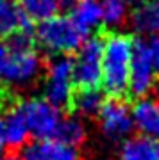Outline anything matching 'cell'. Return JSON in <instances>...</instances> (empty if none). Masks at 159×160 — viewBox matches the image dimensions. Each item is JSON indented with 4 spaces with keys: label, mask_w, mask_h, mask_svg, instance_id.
Segmentation results:
<instances>
[{
    "label": "cell",
    "mask_w": 159,
    "mask_h": 160,
    "mask_svg": "<svg viewBox=\"0 0 159 160\" xmlns=\"http://www.w3.org/2000/svg\"><path fill=\"white\" fill-rule=\"evenodd\" d=\"M4 149H6V146H4V144L0 142V157H2V155H4Z\"/></svg>",
    "instance_id": "22"
},
{
    "label": "cell",
    "mask_w": 159,
    "mask_h": 160,
    "mask_svg": "<svg viewBox=\"0 0 159 160\" xmlns=\"http://www.w3.org/2000/svg\"><path fill=\"white\" fill-rule=\"evenodd\" d=\"M102 91L109 98H123L129 89L132 38L123 32H102Z\"/></svg>",
    "instance_id": "2"
},
{
    "label": "cell",
    "mask_w": 159,
    "mask_h": 160,
    "mask_svg": "<svg viewBox=\"0 0 159 160\" xmlns=\"http://www.w3.org/2000/svg\"><path fill=\"white\" fill-rule=\"evenodd\" d=\"M132 121L141 135L159 139V100L141 98L132 107Z\"/></svg>",
    "instance_id": "10"
},
{
    "label": "cell",
    "mask_w": 159,
    "mask_h": 160,
    "mask_svg": "<svg viewBox=\"0 0 159 160\" xmlns=\"http://www.w3.org/2000/svg\"><path fill=\"white\" fill-rule=\"evenodd\" d=\"M22 160H79V153L57 139H36L25 146Z\"/></svg>",
    "instance_id": "9"
},
{
    "label": "cell",
    "mask_w": 159,
    "mask_h": 160,
    "mask_svg": "<svg viewBox=\"0 0 159 160\" xmlns=\"http://www.w3.org/2000/svg\"><path fill=\"white\" fill-rule=\"evenodd\" d=\"M122 2H125V4L129 6V4H141V2H145V0H122Z\"/></svg>",
    "instance_id": "21"
},
{
    "label": "cell",
    "mask_w": 159,
    "mask_h": 160,
    "mask_svg": "<svg viewBox=\"0 0 159 160\" xmlns=\"http://www.w3.org/2000/svg\"><path fill=\"white\" fill-rule=\"evenodd\" d=\"M98 121L104 135L111 141H122L131 133L134 121L129 105L122 98H109L98 110Z\"/></svg>",
    "instance_id": "8"
},
{
    "label": "cell",
    "mask_w": 159,
    "mask_h": 160,
    "mask_svg": "<svg viewBox=\"0 0 159 160\" xmlns=\"http://www.w3.org/2000/svg\"><path fill=\"white\" fill-rule=\"evenodd\" d=\"M20 110L23 114L29 133L36 139H52L61 123L59 107L52 105L45 98H32L20 102Z\"/></svg>",
    "instance_id": "7"
},
{
    "label": "cell",
    "mask_w": 159,
    "mask_h": 160,
    "mask_svg": "<svg viewBox=\"0 0 159 160\" xmlns=\"http://www.w3.org/2000/svg\"><path fill=\"white\" fill-rule=\"evenodd\" d=\"M70 18L84 34H90L95 27L102 23L100 2L98 0H75V6L72 7Z\"/></svg>",
    "instance_id": "14"
},
{
    "label": "cell",
    "mask_w": 159,
    "mask_h": 160,
    "mask_svg": "<svg viewBox=\"0 0 159 160\" xmlns=\"http://www.w3.org/2000/svg\"><path fill=\"white\" fill-rule=\"evenodd\" d=\"M148 41V48H150V55H152V62L156 73H159V36H150Z\"/></svg>",
    "instance_id": "19"
},
{
    "label": "cell",
    "mask_w": 159,
    "mask_h": 160,
    "mask_svg": "<svg viewBox=\"0 0 159 160\" xmlns=\"http://www.w3.org/2000/svg\"><path fill=\"white\" fill-rule=\"evenodd\" d=\"M20 30H34L32 22L22 11L16 0H0V39Z\"/></svg>",
    "instance_id": "11"
},
{
    "label": "cell",
    "mask_w": 159,
    "mask_h": 160,
    "mask_svg": "<svg viewBox=\"0 0 159 160\" xmlns=\"http://www.w3.org/2000/svg\"><path fill=\"white\" fill-rule=\"evenodd\" d=\"M74 61L68 55H56L47 68L45 78V100L56 107L68 109L74 92Z\"/></svg>",
    "instance_id": "6"
},
{
    "label": "cell",
    "mask_w": 159,
    "mask_h": 160,
    "mask_svg": "<svg viewBox=\"0 0 159 160\" xmlns=\"http://www.w3.org/2000/svg\"><path fill=\"white\" fill-rule=\"evenodd\" d=\"M52 139H57V141L75 148L77 144H80L84 141V126L75 118L61 119V123H59V126H57V130Z\"/></svg>",
    "instance_id": "17"
},
{
    "label": "cell",
    "mask_w": 159,
    "mask_h": 160,
    "mask_svg": "<svg viewBox=\"0 0 159 160\" xmlns=\"http://www.w3.org/2000/svg\"><path fill=\"white\" fill-rule=\"evenodd\" d=\"M132 27L141 34H159V0H145L131 14Z\"/></svg>",
    "instance_id": "13"
},
{
    "label": "cell",
    "mask_w": 159,
    "mask_h": 160,
    "mask_svg": "<svg viewBox=\"0 0 159 160\" xmlns=\"http://www.w3.org/2000/svg\"><path fill=\"white\" fill-rule=\"evenodd\" d=\"M102 32L86 39L74 61V89H97L102 80Z\"/></svg>",
    "instance_id": "4"
},
{
    "label": "cell",
    "mask_w": 159,
    "mask_h": 160,
    "mask_svg": "<svg viewBox=\"0 0 159 160\" xmlns=\"http://www.w3.org/2000/svg\"><path fill=\"white\" fill-rule=\"evenodd\" d=\"M30 22H43L59 12L72 11L75 0H16Z\"/></svg>",
    "instance_id": "12"
},
{
    "label": "cell",
    "mask_w": 159,
    "mask_h": 160,
    "mask_svg": "<svg viewBox=\"0 0 159 160\" xmlns=\"http://www.w3.org/2000/svg\"><path fill=\"white\" fill-rule=\"evenodd\" d=\"M122 160H159V139L138 135L125 141Z\"/></svg>",
    "instance_id": "15"
},
{
    "label": "cell",
    "mask_w": 159,
    "mask_h": 160,
    "mask_svg": "<svg viewBox=\"0 0 159 160\" xmlns=\"http://www.w3.org/2000/svg\"><path fill=\"white\" fill-rule=\"evenodd\" d=\"M41 59L34 30H20L0 41V86H23L38 77Z\"/></svg>",
    "instance_id": "1"
},
{
    "label": "cell",
    "mask_w": 159,
    "mask_h": 160,
    "mask_svg": "<svg viewBox=\"0 0 159 160\" xmlns=\"http://www.w3.org/2000/svg\"><path fill=\"white\" fill-rule=\"evenodd\" d=\"M102 92L97 89H74L68 103V110L80 116H95L102 107Z\"/></svg>",
    "instance_id": "16"
},
{
    "label": "cell",
    "mask_w": 159,
    "mask_h": 160,
    "mask_svg": "<svg viewBox=\"0 0 159 160\" xmlns=\"http://www.w3.org/2000/svg\"><path fill=\"white\" fill-rule=\"evenodd\" d=\"M86 36L88 34L75 25L72 18L63 14L40 22L38 29L34 30L36 43H40L41 48L52 55H68L72 52H77L86 41Z\"/></svg>",
    "instance_id": "3"
},
{
    "label": "cell",
    "mask_w": 159,
    "mask_h": 160,
    "mask_svg": "<svg viewBox=\"0 0 159 160\" xmlns=\"http://www.w3.org/2000/svg\"><path fill=\"white\" fill-rule=\"evenodd\" d=\"M0 160H22V158H18L16 155H7V157H0Z\"/></svg>",
    "instance_id": "20"
},
{
    "label": "cell",
    "mask_w": 159,
    "mask_h": 160,
    "mask_svg": "<svg viewBox=\"0 0 159 160\" xmlns=\"http://www.w3.org/2000/svg\"><path fill=\"white\" fill-rule=\"evenodd\" d=\"M102 22L107 25H118L127 16V4L122 0H102Z\"/></svg>",
    "instance_id": "18"
},
{
    "label": "cell",
    "mask_w": 159,
    "mask_h": 160,
    "mask_svg": "<svg viewBox=\"0 0 159 160\" xmlns=\"http://www.w3.org/2000/svg\"><path fill=\"white\" fill-rule=\"evenodd\" d=\"M154 62L148 48V41L143 38H132L131 73H129V96L132 100H141L154 87Z\"/></svg>",
    "instance_id": "5"
}]
</instances>
